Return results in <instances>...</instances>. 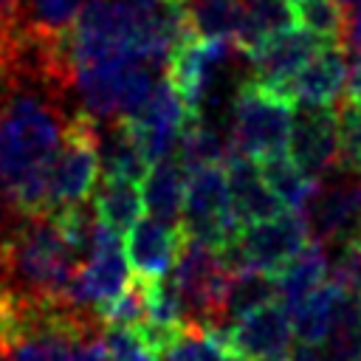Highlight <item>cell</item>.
Segmentation results:
<instances>
[{"label":"cell","instance_id":"4fadbf2b","mask_svg":"<svg viewBox=\"0 0 361 361\" xmlns=\"http://www.w3.org/2000/svg\"><path fill=\"white\" fill-rule=\"evenodd\" d=\"M189 118H192V113L186 110L180 93L161 73L158 82H155V90L147 99V104L133 118H121V121L130 124V130L141 141V147L149 155V161H158V158L172 155L178 149L180 133H183V127H186Z\"/></svg>","mask_w":361,"mask_h":361},{"label":"cell","instance_id":"8d00e7d4","mask_svg":"<svg viewBox=\"0 0 361 361\" xmlns=\"http://www.w3.org/2000/svg\"><path fill=\"white\" fill-rule=\"evenodd\" d=\"M265 361H290V355H276V358H265Z\"/></svg>","mask_w":361,"mask_h":361},{"label":"cell","instance_id":"cb8c5ba5","mask_svg":"<svg viewBox=\"0 0 361 361\" xmlns=\"http://www.w3.org/2000/svg\"><path fill=\"white\" fill-rule=\"evenodd\" d=\"M87 0H25V34L34 39L65 37Z\"/></svg>","mask_w":361,"mask_h":361},{"label":"cell","instance_id":"836d02e7","mask_svg":"<svg viewBox=\"0 0 361 361\" xmlns=\"http://www.w3.org/2000/svg\"><path fill=\"white\" fill-rule=\"evenodd\" d=\"M14 214H17V212H11V209H8V203H6V200H3V195H0V231L8 226V220H11Z\"/></svg>","mask_w":361,"mask_h":361},{"label":"cell","instance_id":"f35d334b","mask_svg":"<svg viewBox=\"0 0 361 361\" xmlns=\"http://www.w3.org/2000/svg\"><path fill=\"white\" fill-rule=\"evenodd\" d=\"M178 3H189V0H178Z\"/></svg>","mask_w":361,"mask_h":361},{"label":"cell","instance_id":"d590c367","mask_svg":"<svg viewBox=\"0 0 361 361\" xmlns=\"http://www.w3.org/2000/svg\"><path fill=\"white\" fill-rule=\"evenodd\" d=\"M341 3H344V8H353V6H358L361 0H341Z\"/></svg>","mask_w":361,"mask_h":361},{"label":"cell","instance_id":"8fae6325","mask_svg":"<svg viewBox=\"0 0 361 361\" xmlns=\"http://www.w3.org/2000/svg\"><path fill=\"white\" fill-rule=\"evenodd\" d=\"M226 341L240 361H265L276 355H288L293 347V324L290 310L282 299H271L257 305L237 319L223 324Z\"/></svg>","mask_w":361,"mask_h":361},{"label":"cell","instance_id":"4dcf8cb0","mask_svg":"<svg viewBox=\"0 0 361 361\" xmlns=\"http://www.w3.org/2000/svg\"><path fill=\"white\" fill-rule=\"evenodd\" d=\"M102 333H104V330H102ZM102 333H96V336H85V338L73 341V344L68 347V353H65L62 361H110V358H107V347H104Z\"/></svg>","mask_w":361,"mask_h":361},{"label":"cell","instance_id":"d6986e66","mask_svg":"<svg viewBox=\"0 0 361 361\" xmlns=\"http://www.w3.org/2000/svg\"><path fill=\"white\" fill-rule=\"evenodd\" d=\"M341 288L327 276L316 290H310L305 299H299L290 310V324H293V338L302 344H324L330 330H333V319L341 302Z\"/></svg>","mask_w":361,"mask_h":361},{"label":"cell","instance_id":"603a6c76","mask_svg":"<svg viewBox=\"0 0 361 361\" xmlns=\"http://www.w3.org/2000/svg\"><path fill=\"white\" fill-rule=\"evenodd\" d=\"M183 8H186L189 34L220 37L234 42L243 17V0H189L183 3Z\"/></svg>","mask_w":361,"mask_h":361},{"label":"cell","instance_id":"52a82bcc","mask_svg":"<svg viewBox=\"0 0 361 361\" xmlns=\"http://www.w3.org/2000/svg\"><path fill=\"white\" fill-rule=\"evenodd\" d=\"M234 42L220 37H195L186 34L164 62V76L180 93L186 110L203 118V107L214 90L217 73L231 62Z\"/></svg>","mask_w":361,"mask_h":361},{"label":"cell","instance_id":"277c9868","mask_svg":"<svg viewBox=\"0 0 361 361\" xmlns=\"http://www.w3.org/2000/svg\"><path fill=\"white\" fill-rule=\"evenodd\" d=\"M99 141H102L99 121L85 110H73L48 172V192L42 212H59L93 195L102 175Z\"/></svg>","mask_w":361,"mask_h":361},{"label":"cell","instance_id":"ac0fdd59","mask_svg":"<svg viewBox=\"0 0 361 361\" xmlns=\"http://www.w3.org/2000/svg\"><path fill=\"white\" fill-rule=\"evenodd\" d=\"M327 268H330V254L322 243L316 240H307L296 257H290L276 274H274V282H276V296L293 307L299 299H305L310 290H316L324 279H327Z\"/></svg>","mask_w":361,"mask_h":361},{"label":"cell","instance_id":"83f0119b","mask_svg":"<svg viewBox=\"0 0 361 361\" xmlns=\"http://www.w3.org/2000/svg\"><path fill=\"white\" fill-rule=\"evenodd\" d=\"M336 257L330 259L327 276L347 293L361 296V234L344 240L341 245H336Z\"/></svg>","mask_w":361,"mask_h":361},{"label":"cell","instance_id":"ab89813d","mask_svg":"<svg viewBox=\"0 0 361 361\" xmlns=\"http://www.w3.org/2000/svg\"><path fill=\"white\" fill-rule=\"evenodd\" d=\"M358 361H361V353H358Z\"/></svg>","mask_w":361,"mask_h":361},{"label":"cell","instance_id":"44dd1931","mask_svg":"<svg viewBox=\"0 0 361 361\" xmlns=\"http://www.w3.org/2000/svg\"><path fill=\"white\" fill-rule=\"evenodd\" d=\"M99 158H102V175L127 178V180H135V183H141L144 175L152 166L141 141L135 138L130 124L121 121V118L110 121V130H107L104 141H99Z\"/></svg>","mask_w":361,"mask_h":361},{"label":"cell","instance_id":"4316f807","mask_svg":"<svg viewBox=\"0 0 361 361\" xmlns=\"http://www.w3.org/2000/svg\"><path fill=\"white\" fill-rule=\"evenodd\" d=\"M338 118V169L361 178V102L344 99L336 110Z\"/></svg>","mask_w":361,"mask_h":361},{"label":"cell","instance_id":"6da1fadb","mask_svg":"<svg viewBox=\"0 0 361 361\" xmlns=\"http://www.w3.org/2000/svg\"><path fill=\"white\" fill-rule=\"evenodd\" d=\"M85 254L51 212L14 214L0 231V288L37 302H68Z\"/></svg>","mask_w":361,"mask_h":361},{"label":"cell","instance_id":"ba28073f","mask_svg":"<svg viewBox=\"0 0 361 361\" xmlns=\"http://www.w3.org/2000/svg\"><path fill=\"white\" fill-rule=\"evenodd\" d=\"M127 279H130V262L124 254V237L107 228L104 223H99L93 231L90 251L73 276L68 302L79 307H93L102 316V307L121 293Z\"/></svg>","mask_w":361,"mask_h":361},{"label":"cell","instance_id":"7402d4cb","mask_svg":"<svg viewBox=\"0 0 361 361\" xmlns=\"http://www.w3.org/2000/svg\"><path fill=\"white\" fill-rule=\"evenodd\" d=\"M259 169H262L268 186L274 189V195L279 197V203H282L285 209L302 212L305 203L313 197V192H316V186H319V180L310 178L307 172H302V169L290 161L288 152L262 158V161H259Z\"/></svg>","mask_w":361,"mask_h":361},{"label":"cell","instance_id":"e575fe53","mask_svg":"<svg viewBox=\"0 0 361 361\" xmlns=\"http://www.w3.org/2000/svg\"><path fill=\"white\" fill-rule=\"evenodd\" d=\"M358 234H361V180H358Z\"/></svg>","mask_w":361,"mask_h":361},{"label":"cell","instance_id":"5b68a950","mask_svg":"<svg viewBox=\"0 0 361 361\" xmlns=\"http://www.w3.org/2000/svg\"><path fill=\"white\" fill-rule=\"evenodd\" d=\"M310 240L307 220L296 209H282L265 220H257L220 248L226 265L231 271L240 268H257L262 274H276L290 257L299 254V248Z\"/></svg>","mask_w":361,"mask_h":361},{"label":"cell","instance_id":"d4e9b609","mask_svg":"<svg viewBox=\"0 0 361 361\" xmlns=\"http://www.w3.org/2000/svg\"><path fill=\"white\" fill-rule=\"evenodd\" d=\"M293 23L316 34L322 42L344 45L347 28V8L341 0H290Z\"/></svg>","mask_w":361,"mask_h":361},{"label":"cell","instance_id":"1f68e13d","mask_svg":"<svg viewBox=\"0 0 361 361\" xmlns=\"http://www.w3.org/2000/svg\"><path fill=\"white\" fill-rule=\"evenodd\" d=\"M344 45H350V48H361V3H358V6H353L350 17H347Z\"/></svg>","mask_w":361,"mask_h":361},{"label":"cell","instance_id":"5bb4252c","mask_svg":"<svg viewBox=\"0 0 361 361\" xmlns=\"http://www.w3.org/2000/svg\"><path fill=\"white\" fill-rule=\"evenodd\" d=\"M186 243V231L180 223H166L158 217H138L124 234V254L130 271L147 279L166 276Z\"/></svg>","mask_w":361,"mask_h":361},{"label":"cell","instance_id":"9c48e42d","mask_svg":"<svg viewBox=\"0 0 361 361\" xmlns=\"http://www.w3.org/2000/svg\"><path fill=\"white\" fill-rule=\"evenodd\" d=\"M288 155L316 180L338 169V118L333 104H293Z\"/></svg>","mask_w":361,"mask_h":361},{"label":"cell","instance_id":"ffe728a7","mask_svg":"<svg viewBox=\"0 0 361 361\" xmlns=\"http://www.w3.org/2000/svg\"><path fill=\"white\" fill-rule=\"evenodd\" d=\"M90 203L96 209L99 223H104L121 237L130 231V226L144 212V197H141L138 183L127 178H110V175H99Z\"/></svg>","mask_w":361,"mask_h":361},{"label":"cell","instance_id":"7a4b0ae2","mask_svg":"<svg viewBox=\"0 0 361 361\" xmlns=\"http://www.w3.org/2000/svg\"><path fill=\"white\" fill-rule=\"evenodd\" d=\"M231 274L234 271L226 265L217 248L186 237L180 257L169 271L186 327L209 330L226 324V296H228Z\"/></svg>","mask_w":361,"mask_h":361},{"label":"cell","instance_id":"9a60e30c","mask_svg":"<svg viewBox=\"0 0 361 361\" xmlns=\"http://www.w3.org/2000/svg\"><path fill=\"white\" fill-rule=\"evenodd\" d=\"M223 169H226L231 209H234V217H237L240 228H245L257 220H265V217L285 209L279 203V197L274 195V189L268 186L257 158L231 147L226 161H223Z\"/></svg>","mask_w":361,"mask_h":361},{"label":"cell","instance_id":"7c38bea8","mask_svg":"<svg viewBox=\"0 0 361 361\" xmlns=\"http://www.w3.org/2000/svg\"><path fill=\"white\" fill-rule=\"evenodd\" d=\"M341 172V169H338ZM307 220L310 240L322 243L324 248H336L344 240L358 234V180L350 172L324 183L319 180L313 197L302 209Z\"/></svg>","mask_w":361,"mask_h":361},{"label":"cell","instance_id":"484cf974","mask_svg":"<svg viewBox=\"0 0 361 361\" xmlns=\"http://www.w3.org/2000/svg\"><path fill=\"white\" fill-rule=\"evenodd\" d=\"M276 296V282L271 274H262L257 268H240L231 274V285H228V296H226V322L237 319L240 313L265 305Z\"/></svg>","mask_w":361,"mask_h":361},{"label":"cell","instance_id":"f1b7e54d","mask_svg":"<svg viewBox=\"0 0 361 361\" xmlns=\"http://www.w3.org/2000/svg\"><path fill=\"white\" fill-rule=\"evenodd\" d=\"M102 338H104V347H107V358L110 361H161L158 353H152L127 327H104Z\"/></svg>","mask_w":361,"mask_h":361},{"label":"cell","instance_id":"e0dca14e","mask_svg":"<svg viewBox=\"0 0 361 361\" xmlns=\"http://www.w3.org/2000/svg\"><path fill=\"white\" fill-rule=\"evenodd\" d=\"M186 164L178 158V152L164 155L158 161H152L149 172L144 175V209L166 223H180V212H183V192H186Z\"/></svg>","mask_w":361,"mask_h":361},{"label":"cell","instance_id":"74e56055","mask_svg":"<svg viewBox=\"0 0 361 361\" xmlns=\"http://www.w3.org/2000/svg\"><path fill=\"white\" fill-rule=\"evenodd\" d=\"M0 353H6V347H3V341H0Z\"/></svg>","mask_w":361,"mask_h":361},{"label":"cell","instance_id":"f546056e","mask_svg":"<svg viewBox=\"0 0 361 361\" xmlns=\"http://www.w3.org/2000/svg\"><path fill=\"white\" fill-rule=\"evenodd\" d=\"M290 361H358V355L344 353L333 344H296L290 347Z\"/></svg>","mask_w":361,"mask_h":361},{"label":"cell","instance_id":"3957f363","mask_svg":"<svg viewBox=\"0 0 361 361\" xmlns=\"http://www.w3.org/2000/svg\"><path fill=\"white\" fill-rule=\"evenodd\" d=\"M293 99L245 79L231 104V135L228 144L257 161L288 152Z\"/></svg>","mask_w":361,"mask_h":361},{"label":"cell","instance_id":"30bf717a","mask_svg":"<svg viewBox=\"0 0 361 361\" xmlns=\"http://www.w3.org/2000/svg\"><path fill=\"white\" fill-rule=\"evenodd\" d=\"M322 45H327V42H322L307 28L290 23V25L274 31L259 45H254L251 51L243 54L248 59V79L259 82L268 90H276V93L290 96L288 90H290L293 76L302 71V65Z\"/></svg>","mask_w":361,"mask_h":361},{"label":"cell","instance_id":"d6a6232c","mask_svg":"<svg viewBox=\"0 0 361 361\" xmlns=\"http://www.w3.org/2000/svg\"><path fill=\"white\" fill-rule=\"evenodd\" d=\"M355 62L350 68V76H347V93L350 99H358L361 102V48H355Z\"/></svg>","mask_w":361,"mask_h":361},{"label":"cell","instance_id":"2e32d148","mask_svg":"<svg viewBox=\"0 0 361 361\" xmlns=\"http://www.w3.org/2000/svg\"><path fill=\"white\" fill-rule=\"evenodd\" d=\"M347 82V54L344 45L327 42L322 45L293 76L290 99L307 104H336Z\"/></svg>","mask_w":361,"mask_h":361},{"label":"cell","instance_id":"8992f818","mask_svg":"<svg viewBox=\"0 0 361 361\" xmlns=\"http://www.w3.org/2000/svg\"><path fill=\"white\" fill-rule=\"evenodd\" d=\"M180 226L189 240L206 243L217 251L240 234V223L231 209L223 164H206V166L189 169Z\"/></svg>","mask_w":361,"mask_h":361}]
</instances>
